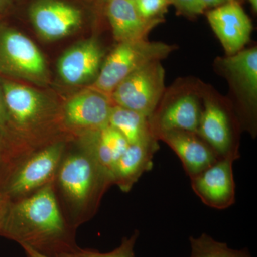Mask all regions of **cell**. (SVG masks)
Instances as JSON below:
<instances>
[{
  "mask_svg": "<svg viewBox=\"0 0 257 257\" xmlns=\"http://www.w3.org/2000/svg\"><path fill=\"white\" fill-rule=\"evenodd\" d=\"M77 229L64 219L53 182L31 195L10 202L0 234L49 257H60L79 246Z\"/></svg>",
  "mask_w": 257,
  "mask_h": 257,
  "instance_id": "1",
  "label": "cell"
},
{
  "mask_svg": "<svg viewBox=\"0 0 257 257\" xmlns=\"http://www.w3.org/2000/svg\"><path fill=\"white\" fill-rule=\"evenodd\" d=\"M69 142L53 180V189L64 219L77 229L97 212L101 199L113 185L111 174L82 140Z\"/></svg>",
  "mask_w": 257,
  "mask_h": 257,
  "instance_id": "2",
  "label": "cell"
},
{
  "mask_svg": "<svg viewBox=\"0 0 257 257\" xmlns=\"http://www.w3.org/2000/svg\"><path fill=\"white\" fill-rule=\"evenodd\" d=\"M175 50L174 45L146 39L120 42L103 62L97 77L87 88L110 99L115 88L130 74L150 62L163 60Z\"/></svg>",
  "mask_w": 257,
  "mask_h": 257,
  "instance_id": "3",
  "label": "cell"
},
{
  "mask_svg": "<svg viewBox=\"0 0 257 257\" xmlns=\"http://www.w3.org/2000/svg\"><path fill=\"white\" fill-rule=\"evenodd\" d=\"M0 74L39 86L50 82L45 56L31 39L14 28L0 26Z\"/></svg>",
  "mask_w": 257,
  "mask_h": 257,
  "instance_id": "4",
  "label": "cell"
},
{
  "mask_svg": "<svg viewBox=\"0 0 257 257\" xmlns=\"http://www.w3.org/2000/svg\"><path fill=\"white\" fill-rule=\"evenodd\" d=\"M69 141L57 140L45 145L19 164L3 189L10 202L31 195L53 182Z\"/></svg>",
  "mask_w": 257,
  "mask_h": 257,
  "instance_id": "5",
  "label": "cell"
},
{
  "mask_svg": "<svg viewBox=\"0 0 257 257\" xmlns=\"http://www.w3.org/2000/svg\"><path fill=\"white\" fill-rule=\"evenodd\" d=\"M165 71L160 61L150 62L115 88L110 96L111 102L150 119L165 92Z\"/></svg>",
  "mask_w": 257,
  "mask_h": 257,
  "instance_id": "6",
  "label": "cell"
},
{
  "mask_svg": "<svg viewBox=\"0 0 257 257\" xmlns=\"http://www.w3.org/2000/svg\"><path fill=\"white\" fill-rule=\"evenodd\" d=\"M112 105L107 96L87 88L70 98L61 109L64 132L76 140L105 127Z\"/></svg>",
  "mask_w": 257,
  "mask_h": 257,
  "instance_id": "7",
  "label": "cell"
},
{
  "mask_svg": "<svg viewBox=\"0 0 257 257\" xmlns=\"http://www.w3.org/2000/svg\"><path fill=\"white\" fill-rule=\"evenodd\" d=\"M238 157V151L221 157L214 165L191 179L193 191L207 207L225 209L234 204L233 164Z\"/></svg>",
  "mask_w": 257,
  "mask_h": 257,
  "instance_id": "8",
  "label": "cell"
},
{
  "mask_svg": "<svg viewBox=\"0 0 257 257\" xmlns=\"http://www.w3.org/2000/svg\"><path fill=\"white\" fill-rule=\"evenodd\" d=\"M29 17L37 35L47 41L68 36L82 25V11L62 0H35L29 8Z\"/></svg>",
  "mask_w": 257,
  "mask_h": 257,
  "instance_id": "9",
  "label": "cell"
},
{
  "mask_svg": "<svg viewBox=\"0 0 257 257\" xmlns=\"http://www.w3.org/2000/svg\"><path fill=\"white\" fill-rule=\"evenodd\" d=\"M207 17L227 56L242 50L249 41L252 23L237 0L214 8Z\"/></svg>",
  "mask_w": 257,
  "mask_h": 257,
  "instance_id": "10",
  "label": "cell"
},
{
  "mask_svg": "<svg viewBox=\"0 0 257 257\" xmlns=\"http://www.w3.org/2000/svg\"><path fill=\"white\" fill-rule=\"evenodd\" d=\"M104 52L95 39L79 42L65 51L57 63L61 79L70 86L93 82L103 63Z\"/></svg>",
  "mask_w": 257,
  "mask_h": 257,
  "instance_id": "11",
  "label": "cell"
},
{
  "mask_svg": "<svg viewBox=\"0 0 257 257\" xmlns=\"http://www.w3.org/2000/svg\"><path fill=\"white\" fill-rule=\"evenodd\" d=\"M155 137L157 140L165 142L177 154L190 179L207 170L221 158L196 133L171 130L160 132Z\"/></svg>",
  "mask_w": 257,
  "mask_h": 257,
  "instance_id": "12",
  "label": "cell"
},
{
  "mask_svg": "<svg viewBox=\"0 0 257 257\" xmlns=\"http://www.w3.org/2000/svg\"><path fill=\"white\" fill-rule=\"evenodd\" d=\"M225 73L234 86L246 110L254 115L257 102V49L241 50L221 61Z\"/></svg>",
  "mask_w": 257,
  "mask_h": 257,
  "instance_id": "13",
  "label": "cell"
},
{
  "mask_svg": "<svg viewBox=\"0 0 257 257\" xmlns=\"http://www.w3.org/2000/svg\"><path fill=\"white\" fill-rule=\"evenodd\" d=\"M157 140L156 137H152L128 145L111 171L113 184L122 192H130L143 174L152 170L154 155L159 149Z\"/></svg>",
  "mask_w": 257,
  "mask_h": 257,
  "instance_id": "14",
  "label": "cell"
},
{
  "mask_svg": "<svg viewBox=\"0 0 257 257\" xmlns=\"http://www.w3.org/2000/svg\"><path fill=\"white\" fill-rule=\"evenodd\" d=\"M105 12L113 36L119 43L145 40L152 30L163 21V19L142 18L130 0H107Z\"/></svg>",
  "mask_w": 257,
  "mask_h": 257,
  "instance_id": "15",
  "label": "cell"
},
{
  "mask_svg": "<svg viewBox=\"0 0 257 257\" xmlns=\"http://www.w3.org/2000/svg\"><path fill=\"white\" fill-rule=\"evenodd\" d=\"M197 135L217 154L224 157L237 152L233 147L232 133L229 118L224 109L211 99L204 100Z\"/></svg>",
  "mask_w": 257,
  "mask_h": 257,
  "instance_id": "16",
  "label": "cell"
},
{
  "mask_svg": "<svg viewBox=\"0 0 257 257\" xmlns=\"http://www.w3.org/2000/svg\"><path fill=\"white\" fill-rule=\"evenodd\" d=\"M202 110L195 96L187 94L167 106L158 119L151 122L154 135L160 132L182 130L197 134Z\"/></svg>",
  "mask_w": 257,
  "mask_h": 257,
  "instance_id": "17",
  "label": "cell"
},
{
  "mask_svg": "<svg viewBox=\"0 0 257 257\" xmlns=\"http://www.w3.org/2000/svg\"><path fill=\"white\" fill-rule=\"evenodd\" d=\"M109 125L119 131L130 145L141 143L155 137L150 118L138 111L114 104L111 106Z\"/></svg>",
  "mask_w": 257,
  "mask_h": 257,
  "instance_id": "18",
  "label": "cell"
},
{
  "mask_svg": "<svg viewBox=\"0 0 257 257\" xmlns=\"http://www.w3.org/2000/svg\"><path fill=\"white\" fill-rule=\"evenodd\" d=\"M189 257H252L247 249H234L227 243L217 241L210 235L203 233L197 237H189Z\"/></svg>",
  "mask_w": 257,
  "mask_h": 257,
  "instance_id": "19",
  "label": "cell"
},
{
  "mask_svg": "<svg viewBox=\"0 0 257 257\" xmlns=\"http://www.w3.org/2000/svg\"><path fill=\"white\" fill-rule=\"evenodd\" d=\"M139 236L140 231L135 230L130 237L125 236L119 246L109 252L101 253L96 250L79 247L73 252L65 253L60 257H135V244Z\"/></svg>",
  "mask_w": 257,
  "mask_h": 257,
  "instance_id": "20",
  "label": "cell"
},
{
  "mask_svg": "<svg viewBox=\"0 0 257 257\" xmlns=\"http://www.w3.org/2000/svg\"><path fill=\"white\" fill-rule=\"evenodd\" d=\"M99 134L101 141L111 152L116 163V161L119 160L130 145L127 140L119 131L110 125H107L105 127L101 128L99 130Z\"/></svg>",
  "mask_w": 257,
  "mask_h": 257,
  "instance_id": "21",
  "label": "cell"
},
{
  "mask_svg": "<svg viewBox=\"0 0 257 257\" xmlns=\"http://www.w3.org/2000/svg\"><path fill=\"white\" fill-rule=\"evenodd\" d=\"M134 3L140 16L147 20L163 19L171 5L169 0H135Z\"/></svg>",
  "mask_w": 257,
  "mask_h": 257,
  "instance_id": "22",
  "label": "cell"
},
{
  "mask_svg": "<svg viewBox=\"0 0 257 257\" xmlns=\"http://www.w3.org/2000/svg\"><path fill=\"white\" fill-rule=\"evenodd\" d=\"M171 5H175V8L182 14L187 16H197L202 14L205 7L200 0H169Z\"/></svg>",
  "mask_w": 257,
  "mask_h": 257,
  "instance_id": "23",
  "label": "cell"
},
{
  "mask_svg": "<svg viewBox=\"0 0 257 257\" xmlns=\"http://www.w3.org/2000/svg\"><path fill=\"white\" fill-rule=\"evenodd\" d=\"M10 200L6 194L0 191V230L2 229L3 223L9 208Z\"/></svg>",
  "mask_w": 257,
  "mask_h": 257,
  "instance_id": "24",
  "label": "cell"
},
{
  "mask_svg": "<svg viewBox=\"0 0 257 257\" xmlns=\"http://www.w3.org/2000/svg\"><path fill=\"white\" fill-rule=\"evenodd\" d=\"M8 120V112H7L4 96H3V89H2L1 80H0V127L7 125Z\"/></svg>",
  "mask_w": 257,
  "mask_h": 257,
  "instance_id": "25",
  "label": "cell"
},
{
  "mask_svg": "<svg viewBox=\"0 0 257 257\" xmlns=\"http://www.w3.org/2000/svg\"><path fill=\"white\" fill-rule=\"evenodd\" d=\"M200 1L207 9L209 8H216L220 5L226 4L230 1H232V0H200Z\"/></svg>",
  "mask_w": 257,
  "mask_h": 257,
  "instance_id": "26",
  "label": "cell"
},
{
  "mask_svg": "<svg viewBox=\"0 0 257 257\" xmlns=\"http://www.w3.org/2000/svg\"><path fill=\"white\" fill-rule=\"evenodd\" d=\"M21 246L23 247L27 257H49L45 256V255L42 254V253L37 252V251L34 250L33 248H30V246H26V245H23V246Z\"/></svg>",
  "mask_w": 257,
  "mask_h": 257,
  "instance_id": "27",
  "label": "cell"
},
{
  "mask_svg": "<svg viewBox=\"0 0 257 257\" xmlns=\"http://www.w3.org/2000/svg\"><path fill=\"white\" fill-rule=\"evenodd\" d=\"M15 0H0V16L11 6Z\"/></svg>",
  "mask_w": 257,
  "mask_h": 257,
  "instance_id": "28",
  "label": "cell"
},
{
  "mask_svg": "<svg viewBox=\"0 0 257 257\" xmlns=\"http://www.w3.org/2000/svg\"><path fill=\"white\" fill-rule=\"evenodd\" d=\"M3 157H4V155H3V147H2L1 140H0V162H7V163L10 164V165H11L12 166H13V167H15V168H16L17 166L14 165V164L12 163V162H9V161L3 160Z\"/></svg>",
  "mask_w": 257,
  "mask_h": 257,
  "instance_id": "29",
  "label": "cell"
},
{
  "mask_svg": "<svg viewBox=\"0 0 257 257\" xmlns=\"http://www.w3.org/2000/svg\"><path fill=\"white\" fill-rule=\"evenodd\" d=\"M250 5L255 13L257 12V0H246Z\"/></svg>",
  "mask_w": 257,
  "mask_h": 257,
  "instance_id": "30",
  "label": "cell"
},
{
  "mask_svg": "<svg viewBox=\"0 0 257 257\" xmlns=\"http://www.w3.org/2000/svg\"><path fill=\"white\" fill-rule=\"evenodd\" d=\"M96 1L99 2V3H104V4H105L106 2L107 1V0H96Z\"/></svg>",
  "mask_w": 257,
  "mask_h": 257,
  "instance_id": "31",
  "label": "cell"
},
{
  "mask_svg": "<svg viewBox=\"0 0 257 257\" xmlns=\"http://www.w3.org/2000/svg\"><path fill=\"white\" fill-rule=\"evenodd\" d=\"M130 1H132V2H135V0H130Z\"/></svg>",
  "mask_w": 257,
  "mask_h": 257,
  "instance_id": "32",
  "label": "cell"
}]
</instances>
